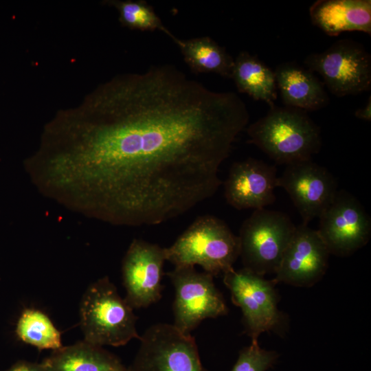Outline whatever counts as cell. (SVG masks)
<instances>
[{
    "mask_svg": "<svg viewBox=\"0 0 371 371\" xmlns=\"http://www.w3.org/2000/svg\"><path fill=\"white\" fill-rule=\"evenodd\" d=\"M249 115L171 65L118 74L44 126L25 169L45 196L118 226L177 218L218 190Z\"/></svg>",
    "mask_w": 371,
    "mask_h": 371,
    "instance_id": "obj_1",
    "label": "cell"
},
{
    "mask_svg": "<svg viewBox=\"0 0 371 371\" xmlns=\"http://www.w3.org/2000/svg\"><path fill=\"white\" fill-rule=\"evenodd\" d=\"M252 144L278 164L311 159L322 146L321 131L306 111L284 106L267 113L247 128Z\"/></svg>",
    "mask_w": 371,
    "mask_h": 371,
    "instance_id": "obj_2",
    "label": "cell"
},
{
    "mask_svg": "<svg viewBox=\"0 0 371 371\" xmlns=\"http://www.w3.org/2000/svg\"><path fill=\"white\" fill-rule=\"evenodd\" d=\"M164 250L166 260L175 267L199 265L214 276L234 268L240 247L238 236L225 221L206 214L196 218Z\"/></svg>",
    "mask_w": 371,
    "mask_h": 371,
    "instance_id": "obj_3",
    "label": "cell"
},
{
    "mask_svg": "<svg viewBox=\"0 0 371 371\" xmlns=\"http://www.w3.org/2000/svg\"><path fill=\"white\" fill-rule=\"evenodd\" d=\"M136 321L133 308L107 276L90 284L82 297L80 326L89 344L117 347L139 339Z\"/></svg>",
    "mask_w": 371,
    "mask_h": 371,
    "instance_id": "obj_4",
    "label": "cell"
},
{
    "mask_svg": "<svg viewBox=\"0 0 371 371\" xmlns=\"http://www.w3.org/2000/svg\"><path fill=\"white\" fill-rule=\"evenodd\" d=\"M295 228L282 212L254 210L243 222L238 235L243 268L263 276L275 274Z\"/></svg>",
    "mask_w": 371,
    "mask_h": 371,
    "instance_id": "obj_5",
    "label": "cell"
},
{
    "mask_svg": "<svg viewBox=\"0 0 371 371\" xmlns=\"http://www.w3.org/2000/svg\"><path fill=\"white\" fill-rule=\"evenodd\" d=\"M223 275L232 303L241 309L245 333L251 340H258L262 333L280 330L285 316L278 309L277 284L273 280L243 267L232 268Z\"/></svg>",
    "mask_w": 371,
    "mask_h": 371,
    "instance_id": "obj_6",
    "label": "cell"
},
{
    "mask_svg": "<svg viewBox=\"0 0 371 371\" xmlns=\"http://www.w3.org/2000/svg\"><path fill=\"white\" fill-rule=\"evenodd\" d=\"M304 65L319 74L324 86L337 97L371 89V56L362 44L353 40H338L326 50L309 54Z\"/></svg>",
    "mask_w": 371,
    "mask_h": 371,
    "instance_id": "obj_7",
    "label": "cell"
},
{
    "mask_svg": "<svg viewBox=\"0 0 371 371\" xmlns=\"http://www.w3.org/2000/svg\"><path fill=\"white\" fill-rule=\"evenodd\" d=\"M166 275L175 291L173 325L183 333L190 334L205 319L227 314L225 301L211 274L197 271L194 267H179Z\"/></svg>",
    "mask_w": 371,
    "mask_h": 371,
    "instance_id": "obj_8",
    "label": "cell"
},
{
    "mask_svg": "<svg viewBox=\"0 0 371 371\" xmlns=\"http://www.w3.org/2000/svg\"><path fill=\"white\" fill-rule=\"evenodd\" d=\"M139 341L128 371H208L201 363L194 338L173 324H154Z\"/></svg>",
    "mask_w": 371,
    "mask_h": 371,
    "instance_id": "obj_9",
    "label": "cell"
},
{
    "mask_svg": "<svg viewBox=\"0 0 371 371\" xmlns=\"http://www.w3.org/2000/svg\"><path fill=\"white\" fill-rule=\"evenodd\" d=\"M318 218L317 231L330 254L350 256L370 240V216L360 201L346 190H338Z\"/></svg>",
    "mask_w": 371,
    "mask_h": 371,
    "instance_id": "obj_10",
    "label": "cell"
},
{
    "mask_svg": "<svg viewBox=\"0 0 371 371\" xmlns=\"http://www.w3.org/2000/svg\"><path fill=\"white\" fill-rule=\"evenodd\" d=\"M278 187L287 192L306 225L320 216L338 191L333 175L311 159L286 166Z\"/></svg>",
    "mask_w": 371,
    "mask_h": 371,
    "instance_id": "obj_11",
    "label": "cell"
},
{
    "mask_svg": "<svg viewBox=\"0 0 371 371\" xmlns=\"http://www.w3.org/2000/svg\"><path fill=\"white\" fill-rule=\"evenodd\" d=\"M164 248L134 239L122 260L125 300L133 308H145L161 297Z\"/></svg>",
    "mask_w": 371,
    "mask_h": 371,
    "instance_id": "obj_12",
    "label": "cell"
},
{
    "mask_svg": "<svg viewBox=\"0 0 371 371\" xmlns=\"http://www.w3.org/2000/svg\"><path fill=\"white\" fill-rule=\"evenodd\" d=\"M330 255L317 229L301 223L296 226L272 280L276 284L312 286L325 275Z\"/></svg>",
    "mask_w": 371,
    "mask_h": 371,
    "instance_id": "obj_13",
    "label": "cell"
},
{
    "mask_svg": "<svg viewBox=\"0 0 371 371\" xmlns=\"http://www.w3.org/2000/svg\"><path fill=\"white\" fill-rule=\"evenodd\" d=\"M276 168L254 158L234 162L224 183L227 203L242 210L265 208L276 201Z\"/></svg>",
    "mask_w": 371,
    "mask_h": 371,
    "instance_id": "obj_14",
    "label": "cell"
},
{
    "mask_svg": "<svg viewBox=\"0 0 371 371\" xmlns=\"http://www.w3.org/2000/svg\"><path fill=\"white\" fill-rule=\"evenodd\" d=\"M309 14L312 23L330 36L354 31L371 35L370 0H317Z\"/></svg>",
    "mask_w": 371,
    "mask_h": 371,
    "instance_id": "obj_15",
    "label": "cell"
},
{
    "mask_svg": "<svg viewBox=\"0 0 371 371\" xmlns=\"http://www.w3.org/2000/svg\"><path fill=\"white\" fill-rule=\"evenodd\" d=\"M274 74L285 106L308 112L319 110L329 103L323 82L306 67L287 62L280 64Z\"/></svg>",
    "mask_w": 371,
    "mask_h": 371,
    "instance_id": "obj_16",
    "label": "cell"
},
{
    "mask_svg": "<svg viewBox=\"0 0 371 371\" xmlns=\"http://www.w3.org/2000/svg\"><path fill=\"white\" fill-rule=\"evenodd\" d=\"M232 79L239 92L256 100L275 106L278 88L274 71L248 52H240L234 59Z\"/></svg>",
    "mask_w": 371,
    "mask_h": 371,
    "instance_id": "obj_17",
    "label": "cell"
},
{
    "mask_svg": "<svg viewBox=\"0 0 371 371\" xmlns=\"http://www.w3.org/2000/svg\"><path fill=\"white\" fill-rule=\"evenodd\" d=\"M54 351L42 363L47 371H108L122 365L102 347L85 341Z\"/></svg>",
    "mask_w": 371,
    "mask_h": 371,
    "instance_id": "obj_18",
    "label": "cell"
},
{
    "mask_svg": "<svg viewBox=\"0 0 371 371\" xmlns=\"http://www.w3.org/2000/svg\"><path fill=\"white\" fill-rule=\"evenodd\" d=\"M174 43L179 48L186 63L196 73H214L226 78L232 77L234 59L209 36L182 40Z\"/></svg>",
    "mask_w": 371,
    "mask_h": 371,
    "instance_id": "obj_19",
    "label": "cell"
},
{
    "mask_svg": "<svg viewBox=\"0 0 371 371\" xmlns=\"http://www.w3.org/2000/svg\"><path fill=\"white\" fill-rule=\"evenodd\" d=\"M16 333L21 341L40 350H56L63 347L60 331L49 317L38 310L23 311L17 322Z\"/></svg>",
    "mask_w": 371,
    "mask_h": 371,
    "instance_id": "obj_20",
    "label": "cell"
},
{
    "mask_svg": "<svg viewBox=\"0 0 371 371\" xmlns=\"http://www.w3.org/2000/svg\"><path fill=\"white\" fill-rule=\"evenodd\" d=\"M119 13V21L125 27L140 31H161L173 41L177 37L164 25L154 8L146 1L111 0L105 1Z\"/></svg>",
    "mask_w": 371,
    "mask_h": 371,
    "instance_id": "obj_21",
    "label": "cell"
},
{
    "mask_svg": "<svg viewBox=\"0 0 371 371\" xmlns=\"http://www.w3.org/2000/svg\"><path fill=\"white\" fill-rule=\"evenodd\" d=\"M278 358V354L276 351L263 349L258 340H251L249 346L239 352L231 371H267L274 366Z\"/></svg>",
    "mask_w": 371,
    "mask_h": 371,
    "instance_id": "obj_22",
    "label": "cell"
},
{
    "mask_svg": "<svg viewBox=\"0 0 371 371\" xmlns=\"http://www.w3.org/2000/svg\"><path fill=\"white\" fill-rule=\"evenodd\" d=\"M7 371H47L43 364L30 362H19Z\"/></svg>",
    "mask_w": 371,
    "mask_h": 371,
    "instance_id": "obj_23",
    "label": "cell"
},
{
    "mask_svg": "<svg viewBox=\"0 0 371 371\" xmlns=\"http://www.w3.org/2000/svg\"><path fill=\"white\" fill-rule=\"evenodd\" d=\"M355 116L359 120L370 122L371 120V96L369 97L366 104L355 112Z\"/></svg>",
    "mask_w": 371,
    "mask_h": 371,
    "instance_id": "obj_24",
    "label": "cell"
},
{
    "mask_svg": "<svg viewBox=\"0 0 371 371\" xmlns=\"http://www.w3.org/2000/svg\"><path fill=\"white\" fill-rule=\"evenodd\" d=\"M108 371H128L126 368H125L122 365L116 367L115 368H113L111 370H109Z\"/></svg>",
    "mask_w": 371,
    "mask_h": 371,
    "instance_id": "obj_25",
    "label": "cell"
}]
</instances>
